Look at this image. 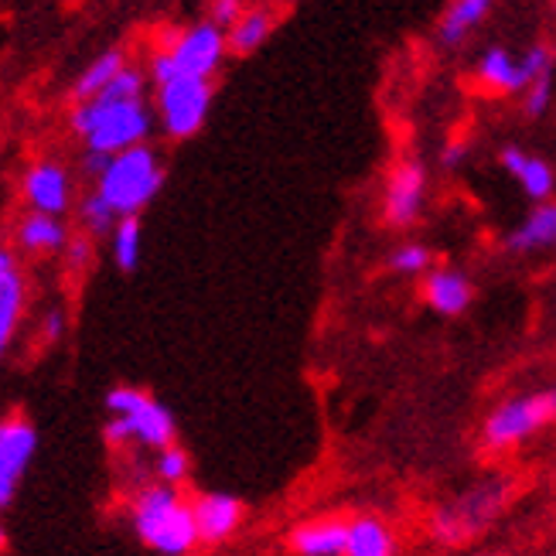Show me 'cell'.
I'll return each instance as SVG.
<instances>
[{
	"label": "cell",
	"mask_w": 556,
	"mask_h": 556,
	"mask_svg": "<svg viewBox=\"0 0 556 556\" xmlns=\"http://www.w3.org/2000/svg\"><path fill=\"white\" fill-rule=\"evenodd\" d=\"M72 127L86 137L89 151L119 154L151 134V113L140 100L130 103H106V100H83V106L72 113Z\"/></svg>",
	"instance_id": "cell-4"
},
{
	"label": "cell",
	"mask_w": 556,
	"mask_h": 556,
	"mask_svg": "<svg viewBox=\"0 0 556 556\" xmlns=\"http://www.w3.org/2000/svg\"><path fill=\"white\" fill-rule=\"evenodd\" d=\"M502 167L519 181V188L533 202H549L556 178H553V167L543 157L526 154L522 148H505L502 151Z\"/></svg>",
	"instance_id": "cell-17"
},
{
	"label": "cell",
	"mask_w": 556,
	"mask_h": 556,
	"mask_svg": "<svg viewBox=\"0 0 556 556\" xmlns=\"http://www.w3.org/2000/svg\"><path fill=\"white\" fill-rule=\"evenodd\" d=\"M110 157H113V154H103V151H89V154H86V167H89V172H92L96 178H100V175L106 172Z\"/></svg>",
	"instance_id": "cell-35"
},
{
	"label": "cell",
	"mask_w": 556,
	"mask_h": 556,
	"mask_svg": "<svg viewBox=\"0 0 556 556\" xmlns=\"http://www.w3.org/2000/svg\"><path fill=\"white\" fill-rule=\"evenodd\" d=\"M549 424H556V386L498 403L481 424V444L489 451H509L546 430Z\"/></svg>",
	"instance_id": "cell-6"
},
{
	"label": "cell",
	"mask_w": 556,
	"mask_h": 556,
	"mask_svg": "<svg viewBox=\"0 0 556 556\" xmlns=\"http://www.w3.org/2000/svg\"><path fill=\"white\" fill-rule=\"evenodd\" d=\"M191 513H195L199 543L219 546L239 533V526H243V516H247V505L229 492H202V495L191 498Z\"/></svg>",
	"instance_id": "cell-10"
},
{
	"label": "cell",
	"mask_w": 556,
	"mask_h": 556,
	"mask_svg": "<svg viewBox=\"0 0 556 556\" xmlns=\"http://www.w3.org/2000/svg\"><path fill=\"white\" fill-rule=\"evenodd\" d=\"M140 92H143V76L134 68H124L119 76L100 92V96H92V100H106V103H130V100H140Z\"/></svg>",
	"instance_id": "cell-28"
},
{
	"label": "cell",
	"mask_w": 556,
	"mask_h": 556,
	"mask_svg": "<svg viewBox=\"0 0 556 556\" xmlns=\"http://www.w3.org/2000/svg\"><path fill=\"white\" fill-rule=\"evenodd\" d=\"M161 181H164V172H161L154 151L137 143V148H127L110 157L106 172L100 175L96 195H103L119 219H127V215H137L157 195Z\"/></svg>",
	"instance_id": "cell-5"
},
{
	"label": "cell",
	"mask_w": 556,
	"mask_h": 556,
	"mask_svg": "<svg viewBox=\"0 0 556 556\" xmlns=\"http://www.w3.org/2000/svg\"><path fill=\"white\" fill-rule=\"evenodd\" d=\"M212 106V86L208 79H191V76H175L157 86V110L167 137L185 140L195 137L205 124Z\"/></svg>",
	"instance_id": "cell-7"
},
{
	"label": "cell",
	"mask_w": 556,
	"mask_h": 556,
	"mask_svg": "<svg viewBox=\"0 0 556 556\" xmlns=\"http://www.w3.org/2000/svg\"><path fill=\"white\" fill-rule=\"evenodd\" d=\"M522 92H526V116L540 119L553 103V72H546V76H540L536 83H529Z\"/></svg>",
	"instance_id": "cell-29"
},
{
	"label": "cell",
	"mask_w": 556,
	"mask_h": 556,
	"mask_svg": "<svg viewBox=\"0 0 556 556\" xmlns=\"http://www.w3.org/2000/svg\"><path fill=\"white\" fill-rule=\"evenodd\" d=\"M270 31H274V14L267 8H253V11H243V17L226 31V41L236 55H250L270 38Z\"/></svg>",
	"instance_id": "cell-22"
},
{
	"label": "cell",
	"mask_w": 556,
	"mask_h": 556,
	"mask_svg": "<svg viewBox=\"0 0 556 556\" xmlns=\"http://www.w3.org/2000/svg\"><path fill=\"white\" fill-rule=\"evenodd\" d=\"M400 543L393 526L376 513H362L349 519V540L342 556H396Z\"/></svg>",
	"instance_id": "cell-16"
},
{
	"label": "cell",
	"mask_w": 556,
	"mask_h": 556,
	"mask_svg": "<svg viewBox=\"0 0 556 556\" xmlns=\"http://www.w3.org/2000/svg\"><path fill=\"white\" fill-rule=\"evenodd\" d=\"M65 331V314L62 311H48L45 318V342H59Z\"/></svg>",
	"instance_id": "cell-33"
},
{
	"label": "cell",
	"mask_w": 556,
	"mask_h": 556,
	"mask_svg": "<svg viewBox=\"0 0 556 556\" xmlns=\"http://www.w3.org/2000/svg\"><path fill=\"white\" fill-rule=\"evenodd\" d=\"M489 11H492V0H451L444 17H441V28H438L441 41L462 45L478 24L489 17Z\"/></svg>",
	"instance_id": "cell-19"
},
{
	"label": "cell",
	"mask_w": 556,
	"mask_h": 556,
	"mask_svg": "<svg viewBox=\"0 0 556 556\" xmlns=\"http://www.w3.org/2000/svg\"><path fill=\"white\" fill-rule=\"evenodd\" d=\"M433 263V253L424 247V243H403L390 253V267L403 277H417V274H427Z\"/></svg>",
	"instance_id": "cell-26"
},
{
	"label": "cell",
	"mask_w": 556,
	"mask_h": 556,
	"mask_svg": "<svg viewBox=\"0 0 556 556\" xmlns=\"http://www.w3.org/2000/svg\"><path fill=\"white\" fill-rule=\"evenodd\" d=\"M509 509V481L489 478L454 495L451 502L433 505L427 516V536L438 546H468Z\"/></svg>",
	"instance_id": "cell-3"
},
{
	"label": "cell",
	"mask_w": 556,
	"mask_h": 556,
	"mask_svg": "<svg viewBox=\"0 0 556 556\" xmlns=\"http://www.w3.org/2000/svg\"><path fill=\"white\" fill-rule=\"evenodd\" d=\"M14 495H17V485H14V481L0 478V513H4V509H11Z\"/></svg>",
	"instance_id": "cell-36"
},
{
	"label": "cell",
	"mask_w": 556,
	"mask_h": 556,
	"mask_svg": "<svg viewBox=\"0 0 556 556\" xmlns=\"http://www.w3.org/2000/svg\"><path fill=\"white\" fill-rule=\"evenodd\" d=\"M106 444L110 447H148L164 451L178 438L175 414L137 386H113L106 393Z\"/></svg>",
	"instance_id": "cell-2"
},
{
	"label": "cell",
	"mask_w": 556,
	"mask_h": 556,
	"mask_svg": "<svg viewBox=\"0 0 556 556\" xmlns=\"http://www.w3.org/2000/svg\"><path fill=\"white\" fill-rule=\"evenodd\" d=\"M24 199L41 215H62L72 199V181L68 172L55 161H41L35 164L28 175H24Z\"/></svg>",
	"instance_id": "cell-13"
},
{
	"label": "cell",
	"mask_w": 556,
	"mask_h": 556,
	"mask_svg": "<svg viewBox=\"0 0 556 556\" xmlns=\"http://www.w3.org/2000/svg\"><path fill=\"white\" fill-rule=\"evenodd\" d=\"M127 513L137 540L157 556H191L195 546H202L191 498L172 485L140 481L127 502Z\"/></svg>",
	"instance_id": "cell-1"
},
{
	"label": "cell",
	"mask_w": 556,
	"mask_h": 556,
	"mask_svg": "<svg viewBox=\"0 0 556 556\" xmlns=\"http://www.w3.org/2000/svg\"><path fill=\"white\" fill-rule=\"evenodd\" d=\"M226 52H229L226 31L212 21L188 28L185 35L175 38L172 48H167V55L175 59L181 76H191V79H212V72L223 65Z\"/></svg>",
	"instance_id": "cell-8"
},
{
	"label": "cell",
	"mask_w": 556,
	"mask_h": 556,
	"mask_svg": "<svg viewBox=\"0 0 556 556\" xmlns=\"http://www.w3.org/2000/svg\"><path fill=\"white\" fill-rule=\"evenodd\" d=\"M4 546H8V533H4V526H0V553H4Z\"/></svg>",
	"instance_id": "cell-37"
},
{
	"label": "cell",
	"mask_w": 556,
	"mask_h": 556,
	"mask_svg": "<svg viewBox=\"0 0 556 556\" xmlns=\"http://www.w3.org/2000/svg\"><path fill=\"white\" fill-rule=\"evenodd\" d=\"M349 540L345 516H314L298 522L287 533V546L294 556H342Z\"/></svg>",
	"instance_id": "cell-11"
},
{
	"label": "cell",
	"mask_w": 556,
	"mask_h": 556,
	"mask_svg": "<svg viewBox=\"0 0 556 556\" xmlns=\"http://www.w3.org/2000/svg\"><path fill=\"white\" fill-rule=\"evenodd\" d=\"M465 154H468L465 143H447L444 154H441V161H444V167H457V164L465 161Z\"/></svg>",
	"instance_id": "cell-34"
},
{
	"label": "cell",
	"mask_w": 556,
	"mask_h": 556,
	"mask_svg": "<svg viewBox=\"0 0 556 556\" xmlns=\"http://www.w3.org/2000/svg\"><path fill=\"white\" fill-rule=\"evenodd\" d=\"M119 72H124V52H106V55H100L79 76L76 96H79V100H92V96H100L119 76Z\"/></svg>",
	"instance_id": "cell-23"
},
{
	"label": "cell",
	"mask_w": 556,
	"mask_h": 556,
	"mask_svg": "<svg viewBox=\"0 0 556 556\" xmlns=\"http://www.w3.org/2000/svg\"><path fill=\"white\" fill-rule=\"evenodd\" d=\"M188 475H191V457H188L185 447L172 444V447L157 451V457H154V481L178 489L181 481H188Z\"/></svg>",
	"instance_id": "cell-25"
},
{
	"label": "cell",
	"mask_w": 556,
	"mask_h": 556,
	"mask_svg": "<svg viewBox=\"0 0 556 556\" xmlns=\"http://www.w3.org/2000/svg\"><path fill=\"white\" fill-rule=\"evenodd\" d=\"M478 79L485 83L489 89H495V92H519V89H526L519 59L513 52H505V48H489V52L478 59Z\"/></svg>",
	"instance_id": "cell-20"
},
{
	"label": "cell",
	"mask_w": 556,
	"mask_h": 556,
	"mask_svg": "<svg viewBox=\"0 0 556 556\" xmlns=\"http://www.w3.org/2000/svg\"><path fill=\"white\" fill-rule=\"evenodd\" d=\"M519 68H522V79H526V86H529V83H536L540 76H546V72L553 68V55H549V48H546V45H533L526 55H519Z\"/></svg>",
	"instance_id": "cell-30"
},
{
	"label": "cell",
	"mask_w": 556,
	"mask_h": 556,
	"mask_svg": "<svg viewBox=\"0 0 556 556\" xmlns=\"http://www.w3.org/2000/svg\"><path fill=\"white\" fill-rule=\"evenodd\" d=\"M140 223H137V215H127V219H119L113 226V260H116V267L119 270H137V263H140Z\"/></svg>",
	"instance_id": "cell-24"
},
{
	"label": "cell",
	"mask_w": 556,
	"mask_h": 556,
	"mask_svg": "<svg viewBox=\"0 0 556 556\" xmlns=\"http://www.w3.org/2000/svg\"><path fill=\"white\" fill-rule=\"evenodd\" d=\"M38 451V430L28 417H0V478L17 481L31 468Z\"/></svg>",
	"instance_id": "cell-12"
},
{
	"label": "cell",
	"mask_w": 556,
	"mask_h": 556,
	"mask_svg": "<svg viewBox=\"0 0 556 556\" xmlns=\"http://www.w3.org/2000/svg\"><path fill=\"white\" fill-rule=\"evenodd\" d=\"M556 247V202H540L526 219L509 232L513 253H536Z\"/></svg>",
	"instance_id": "cell-18"
},
{
	"label": "cell",
	"mask_w": 556,
	"mask_h": 556,
	"mask_svg": "<svg viewBox=\"0 0 556 556\" xmlns=\"http://www.w3.org/2000/svg\"><path fill=\"white\" fill-rule=\"evenodd\" d=\"M24 311V277L14 250L0 247V362L8 358Z\"/></svg>",
	"instance_id": "cell-14"
},
{
	"label": "cell",
	"mask_w": 556,
	"mask_h": 556,
	"mask_svg": "<svg viewBox=\"0 0 556 556\" xmlns=\"http://www.w3.org/2000/svg\"><path fill=\"white\" fill-rule=\"evenodd\" d=\"M427 199V172L420 161H403L393 167V175L386 178L382 191V219L393 229H409L424 212Z\"/></svg>",
	"instance_id": "cell-9"
},
{
	"label": "cell",
	"mask_w": 556,
	"mask_h": 556,
	"mask_svg": "<svg viewBox=\"0 0 556 556\" xmlns=\"http://www.w3.org/2000/svg\"><path fill=\"white\" fill-rule=\"evenodd\" d=\"M65 256H68L72 270H83L89 263V256H92V243H89V239H72V243H65Z\"/></svg>",
	"instance_id": "cell-32"
},
{
	"label": "cell",
	"mask_w": 556,
	"mask_h": 556,
	"mask_svg": "<svg viewBox=\"0 0 556 556\" xmlns=\"http://www.w3.org/2000/svg\"><path fill=\"white\" fill-rule=\"evenodd\" d=\"M420 294H424V304L427 307L444 314V318H457V314H465L471 307L475 287H471V280L462 270L441 267V270H427Z\"/></svg>",
	"instance_id": "cell-15"
},
{
	"label": "cell",
	"mask_w": 556,
	"mask_h": 556,
	"mask_svg": "<svg viewBox=\"0 0 556 556\" xmlns=\"http://www.w3.org/2000/svg\"><path fill=\"white\" fill-rule=\"evenodd\" d=\"M116 223H119V215L106 205L103 195H89V199L83 202V226H86L92 236H106V232H113Z\"/></svg>",
	"instance_id": "cell-27"
},
{
	"label": "cell",
	"mask_w": 556,
	"mask_h": 556,
	"mask_svg": "<svg viewBox=\"0 0 556 556\" xmlns=\"http://www.w3.org/2000/svg\"><path fill=\"white\" fill-rule=\"evenodd\" d=\"M17 243L28 253H55V250H65L68 236H65V226L59 223V215L31 212L17 229Z\"/></svg>",
	"instance_id": "cell-21"
},
{
	"label": "cell",
	"mask_w": 556,
	"mask_h": 556,
	"mask_svg": "<svg viewBox=\"0 0 556 556\" xmlns=\"http://www.w3.org/2000/svg\"><path fill=\"white\" fill-rule=\"evenodd\" d=\"M243 0H212V24H219V28L223 31H229L232 28V24L239 21V17H243Z\"/></svg>",
	"instance_id": "cell-31"
},
{
	"label": "cell",
	"mask_w": 556,
	"mask_h": 556,
	"mask_svg": "<svg viewBox=\"0 0 556 556\" xmlns=\"http://www.w3.org/2000/svg\"><path fill=\"white\" fill-rule=\"evenodd\" d=\"M478 556H498V553H478Z\"/></svg>",
	"instance_id": "cell-38"
}]
</instances>
